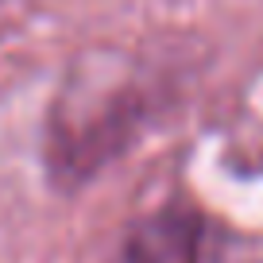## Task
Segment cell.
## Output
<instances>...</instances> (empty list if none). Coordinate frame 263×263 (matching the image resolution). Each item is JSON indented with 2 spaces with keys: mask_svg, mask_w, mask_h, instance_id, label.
I'll return each instance as SVG.
<instances>
[{
  "mask_svg": "<svg viewBox=\"0 0 263 263\" xmlns=\"http://www.w3.org/2000/svg\"><path fill=\"white\" fill-rule=\"evenodd\" d=\"M205 224L190 209L166 205L159 213L143 217L124 236L116 255L108 263H201Z\"/></svg>",
  "mask_w": 263,
  "mask_h": 263,
  "instance_id": "1",
  "label": "cell"
}]
</instances>
